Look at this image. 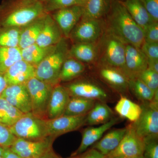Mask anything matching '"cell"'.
Listing matches in <instances>:
<instances>
[{"mask_svg":"<svg viewBox=\"0 0 158 158\" xmlns=\"http://www.w3.org/2000/svg\"><path fill=\"white\" fill-rule=\"evenodd\" d=\"M106 15V30L125 44L141 48L144 31L130 15L120 0H111Z\"/></svg>","mask_w":158,"mask_h":158,"instance_id":"1","label":"cell"},{"mask_svg":"<svg viewBox=\"0 0 158 158\" xmlns=\"http://www.w3.org/2000/svg\"><path fill=\"white\" fill-rule=\"evenodd\" d=\"M44 13L41 2L4 0L0 4V28L23 27Z\"/></svg>","mask_w":158,"mask_h":158,"instance_id":"2","label":"cell"},{"mask_svg":"<svg viewBox=\"0 0 158 158\" xmlns=\"http://www.w3.org/2000/svg\"><path fill=\"white\" fill-rule=\"evenodd\" d=\"M65 38L63 37L54 50L36 67L35 77L53 86L58 85L62 65L69 51Z\"/></svg>","mask_w":158,"mask_h":158,"instance_id":"3","label":"cell"},{"mask_svg":"<svg viewBox=\"0 0 158 158\" xmlns=\"http://www.w3.org/2000/svg\"><path fill=\"white\" fill-rule=\"evenodd\" d=\"M104 31L98 45L101 65L118 69L125 74L126 44L107 30Z\"/></svg>","mask_w":158,"mask_h":158,"instance_id":"4","label":"cell"},{"mask_svg":"<svg viewBox=\"0 0 158 158\" xmlns=\"http://www.w3.org/2000/svg\"><path fill=\"white\" fill-rule=\"evenodd\" d=\"M46 120L32 113H26L9 127L16 138L29 141H39L47 138Z\"/></svg>","mask_w":158,"mask_h":158,"instance_id":"5","label":"cell"},{"mask_svg":"<svg viewBox=\"0 0 158 158\" xmlns=\"http://www.w3.org/2000/svg\"><path fill=\"white\" fill-rule=\"evenodd\" d=\"M31 97V113L38 118L47 120V110L53 85L32 78L26 84Z\"/></svg>","mask_w":158,"mask_h":158,"instance_id":"6","label":"cell"},{"mask_svg":"<svg viewBox=\"0 0 158 158\" xmlns=\"http://www.w3.org/2000/svg\"><path fill=\"white\" fill-rule=\"evenodd\" d=\"M101 19L82 18L71 32L69 38L74 43H97L104 33Z\"/></svg>","mask_w":158,"mask_h":158,"instance_id":"7","label":"cell"},{"mask_svg":"<svg viewBox=\"0 0 158 158\" xmlns=\"http://www.w3.org/2000/svg\"><path fill=\"white\" fill-rule=\"evenodd\" d=\"M142 111L137 121L132 123L136 133L141 138L158 135V103H141Z\"/></svg>","mask_w":158,"mask_h":158,"instance_id":"8","label":"cell"},{"mask_svg":"<svg viewBox=\"0 0 158 158\" xmlns=\"http://www.w3.org/2000/svg\"><path fill=\"white\" fill-rule=\"evenodd\" d=\"M144 150V139L137 134L131 123L127 126L126 132L118 147L106 157L111 158L117 156H143Z\"/></svg>","mask_w":158,"mask_h":158,"instance_id":"9","label":"cell"},{"mask_svg":"<svg viewBox=\"0 0 158 158\" xmlns=\"http://www.w3.org/2000/svg\"><path fill=\"white\" fill-rule=\"evenodd\" d=\"M65 88L70 97H77L106 103L111 100L110 94L106 90L91 81L82 80L72 82Z\"/></svg>","mask_w":158,"mask_h":158,"instance_id":"10","label":"cell"},{"mask_svg":"<svg viewBox=\"0 0 158 158\" xmlns=\"http://www.w3.org/2000/svg\"><path fill=\"white\" fill-rule=\"evenodd\" d=\"M54 139L48 137L39 141H29L17 138L10 148L22 158H39L51 149Z\"/></svg>","mask_w":158,"mask_h":158,"instance_id":"11","label":"cell"},{"mask_svg":"<svg viewBox=\"0 0 158 158\" xmlns=\"http://www.w3.org/2000/svg\"><path fill=\"white\" fill-rule=\"evenodd\" d=\"M87 115L79 116H62L46 120L48 136L55 138L73 131L85 126Z\"/></svg>","mask_w":158,"mask_h":158,"instance_id":"12","label":"cell"},{"mask_svg":"<svg viewBox=\"0 0 158 158\" xmlns=\"http://www.w3.org/2000/svg\"><path fill=\"white\" fill-rule=\"evenodd\" d=\"M51 15L62 31L63 37L69 38L71 32L83 15V6L77 5L54 11Z\"/></svg>","mask_w":158,"mask_h":158,"instance_id":"13","label":"cell"},{"mask_svg":"<svg viewBox=\"0 0 158 158\" xmlns=\"http://www.w3.org/2000/svg\"><path fill=\"white\" fill-rule=\"evenodd\" d=\"M1 97L23 113H31V97L26 85H9Z\"/></svg>","mask_w":158,"mask_h":158,"instance_id":"14","label":"cell"},{"mask_svg":"<svg viewBox=\"0 0 158 158\" xmlns=\"http://www.w3.org/2000/svg\"><path fill=\"white\" fill-rule=\"evenodd\" d=\"M121 117H114L110 121L100 126L86 128L82 133V140L78 149L72 154L71 157L79 155L87 150L102 137L104 134L121 121Z\"/></svg>","mask_w":158,"mask_h":158,"instance_id":"15","label":"cell"},{"mask_svg":"<svg viewBox=\"0 0 158 158\" xmlns=\"http://www.w3.org/2000/svg\"><path fill=\"white\" fill-rule=\"evenodd\" d=\"M148 68L147 58L141 49L126 44L125 73L131 79Z\"/></svg>","mask_w":158,"mask_h":158,"instance_id":"16","label":"cell"},{"mask_svg":"<svg viewBox=\"0 0 158 158\" xmlns=\"http://www.w3.org/2000/svg\"><path fill=\"white\" fill-rule=\"evenodd\" d=\"M98 74L100 77L111 88L120 95L125 96L129 89V78L122 71L114 67L101 65L99 68Z\"/></svg>","mask_w":158,"mask_h":158,"instance_id":"17","label":"cell"},{"mask_svg":"<svg viewBox=\"0 0 158 158\" xmlns=\"http://www.w3.org/2000/svg\"><path fill=\"white\" fill-rule=\"evenodd\" d=\"M36 68L22 59L15 62L3 75L8 86L26 85L35 77Z\"/></svg>","mask_w":158,"mask_h":158,"instance_id":"18","label":"cell"},{"mask_svg":"<svg viewBox=\"0 0 158 158\" xmlns=\"http://www.w3.org/2000/svg\"><path fill=\"white\" fill-rule=\"evenodd\" d=\"M70 98V95L65 87L58 84L55 85L49 102L47 119L63 116Z\"/></svg>","mask_w":158,"mask_h":158,"instance_id":"19","label":"cell"},{"mask_svg":"<svg viewBox=\"0 0 158 158\" xmlns=\"http://www.w3.org/2000/svg\"><path fill=\"white\" fill-rule=\"evenodd\" d=\"M64 37L51 13H47L44 25L35 43L42 47L56 45Z\"/></svg>","mask_w":158,"mask_h":158,"instance_id":"20","label":"cell"},{"mask_svg":"<svg viewBox=\"0 0 158 158\" xmlns=\"http://www.w3.org/2000/svg\"><path fill=\"white\" fill-rule=\"evenodd\" d=\"M127 131V127L111 130L93 144L95 148L105 156L107 155L118 147Z\"/></svg>","mask_w":158,"mask_h":158,"instance_id":"21","label":"cell"},{"mask_svg":"<svg viewBox=\"0 0 158 158\" xmlns=\"http://www.w3.org/2000/svg\"><path fill=\"white\" fill-rule=\"evenodd\" d=\"M99 55L98 44L97 43H74L69 51L68 56L80 62L90 63L95 61Z\"/></svg>","mask_w":158,"mask_h":158,"instance_id":"22","label":"cell"},{"mask_svg":"<svg viewBox=\"0 0 158 158\" xmlns=\"http://www.w3.org/2000/svg\"><path fill=\"white\" fill-rule=\"evenodd\" d=\"M47 13H44L27 25L23 27L20 37L19 48L21 49L36 43L44 25Z\"/></svg>","mask_w":158,"mask_h":158,"instance_id":"23","label":"cell"},{"mask_svg":"<svg viewBox=\"0 0 158 158\" xmlns=\"http://www.w3.org/2000/svg\"><path fill=\"white\" fill-rule=\"evenodd\" d=\"M120 1L133 19L143 30L155 22L148 14L141 0Z\"/></svg>","mask_w":158,"mask_h":158,"instance_id":"24","label":"cell"},{"mask_svg":"<svg viewBox=\"0 0 158 158\" xmlns=\"http://www.w3.org/2000/svg\"><path fill=\"white\" fill-rule=\"evenodd\" d=\"M114 117V112L106 103L97 101L87 114L85 126L104 124Z\"/></svg>","mask_w":158,"mask_h":158,"instance_id":"25","label":"cell"},{"mask_svg":"<svg viewBox=\"0 0 158 158\" xmlns=\"http://www.w3.org/2000/svg\"><path fill=\"white\" fill-rule=\"evenodd\" d=\"M120 96L115 106V111L121 118H127L131 123L135 122L141 115V105L132 101L124 95Z\"/></svg>","mask_w":158,"mask_h":158,"instance_id":"26","label":"cell"},{"mask_svg":"<svg viewBox=\"0 0 158 158\" xmlns=\"http://www.w3.org/2000/svg\"><path fill=\"white\" fill-rule=\"evenodd\" d=\"M111 0H86L83 5L82 18L101 19L110 9Z\"/></svg>","mask_w":158,"mask_h":158,"instance_id":"27","label":"cell"},{"mask_svg":"<svg viewBox=\"0 0 158 158\" xmlns=\"http://www.w3.org/2000/svg\"><path fill=\"white\" fill-rule=\"evenodd\" d=\"M56 45L42 47L34 44L21 49L22 59L36 68L43 60L54 50Z\"/></svg>","mask_w":158,"mask_h":158,"instance_id":"28","label":"cell"},{"mask_svg":"<svg viewBox=\"0 0 158 158\" xmlns=\"http://www.w3.org/2000/svg\"><path fill=\"white\" fill-rule=\"evenodd\" d=\"M96 101L77 97H70L63 116L86 115L91 110Z\"/></svg>","mask_w":158,"mask_h":158,"instance_id":"29","label":"cell"},{"mask_svg":"<svg viewBox=\"0 0 158 158\" xmlns=\"http://www.w3.org/2000/svg\"><path fill=\"white\" fill-rule=\"evenodd\" d=\"M85 70L84 63L68 56L62 65L59 75V81H70L80 76Z\"/></svg>","mask_w":158,"mask_h":158,"instance_id":"30","label":"cell"},{"mask_svg":"<svg viewBox=\"0 0 158 158\" xmlns=\"http://www.w3.org/2000/svg\"><path fill=\"white\" fill-rule=\"evenodd\" d=\"M22 59L21 51L19 47H0V74L3 76L11 66Z\"/></svg>","mask_w":158,"mask_h":158,"instance_id":"31","label":"cell"},{"mask_svg":"<svg viewBox=\"0 0 158 158\" xmlns=\"http://www.w3.org/2000/svg\"><path fill=\"white\" fill-rule=\"evenodd\" d=\"M24 114L0 97V123L10 127Z\"/></svg>","mask_w":158,"mask_h":158,"instance_id":"32","label":"cell"},{"mask_svg":"<svg viewBox=\"0 0 158 158\" xmlns=\"http://www.w3.org/2000/svg\"><path fill=\"white\" fill-rule=\"evenodd\" d=\"M129 89L141 103L152 101L155 92L138 77L129 79Z\"/></svg>","mask_w":158,"mask_h":158,"instance_id":"33","label":"cell"},{"mask_svg":"<svg viewBox=\"0 0 158 158\" xmlns=\"http://www.w3.org/2000/svg\"><path fill=\"white\" fill-rule=\"evenodd\" d=\"M23 27L0 28V47H19Z\"/></svg>","mask_w":158,"mask_h":158,"instance_id":"34","label":"cell"},{"mask_svg":"<svg viewBox=\"0 0 158 158\" xmlns=\"http://www.w3.org/2000/svg\"><path fill=\"white\" fill-rule=\"evenodd\" d=\"M43 3L44 11L48 13L66 7L83 5L81 0H45Z\"/></svg>","mask_w":158,"mask_h":158,"instance_id":"35","label":"cell"},{"mask_svg":"<svg viewBox=\"0 0 158 158\" xmlns=\"http://www.w3.org/2000/svg\"><path fill=\"white\" fill-rule=\"evenodd\" d=\"M158 135L150 136L143 138L144 158H158Z\"/></svg>","mask_w":158,"mask_h":158,"instance_id":"36","label":"cell"},{"mask_svg":"<svg viewBox=\"0 0 158 158\" xmlns=\"http://www.w3.org/2000/svg\"><path fill=\"white\" fill-rule=\"evenodd\" d=\"M137 77L155 92L158 90V73L147 68Z\"/></svg>","mask_w":158,"mask_h":158,"instance_id":"37","label":"cell"},{"mask_svg":"<svg viewBox=\"0 0 158 158\" xmlns=\"http://www.w3.org/2000/svg\"><path fill=\"white\" fill-rule=\"evenodd\" d=\"M16 138L9 127L0 123V146L10 148Z\"/></svg>","mask_w":158,"mask_h":158,"instance_id":"38","label":"cell"},{"mask_svg":"<svg viewBox=\"0 0 158 158\" xmlns=\"http://www.w3.org/2000/svg\"><path fill=\"white\" fill-rule=\"evenodd\" d=\"M144 42L158 43V22H154L143 29Z\"/></svg>","mask_w":158,"mask_h":158,"instance_id":"39","label":"cell"},{"mask_svg":"<svg viewBox=\"0 0 158 158\" xmlns=\"http://www.w3.org/2000/svg\"><path fill=\"white\" fill-rule=\"evenodd\" d=\"M140 48L147 59L158 60V43L144 42Z\"/></svg>","mask_w":158,"mask_h":158,"instance_id":"40","label":"cell"},{"mask_svg":"<svg viewBox=\"0 0 158 158\" xmlns=\"http://www.w3.org/2000/svg\"><path fill=\"white\" fill-rule=\"evenodd\" d=\"M141 1L152 19L158 22V0Z\"/></svg>","mask_w":158,"mask_h":158,"instance_id":"41","label":"cell"},{"mask_svg":"<svg viewBox=\"0 0 158 158\" xmlns=\"http://www.w3.org/2000/svg\"><path fill=\"white\" fill-rule=\"evenodd\" d=\"M71 158H106V157L97 150L91 148L81 154Z\"/></svg>","mask_w":158,"mask_h":158,"instance_id":"42","label":"cell"},{"mask_svg":"<svg viewBox=\"0 0 158 158\" xmlns=\"http://www.w3.org/2000/svg\"><path fill=\"white\" fill-rule=\"evenodd\" d=\"M2 158H22L17 154L12 152L10 148H4Z\"/></svg>","mask_w":158,"mask_h":158,"instance_id":"43","label":"cell"},{"mask_svg":"<svg viewBox=\"0 0 158 158\" xmlns=\"http://www.w3.org/2000/svg\"><path fill=\"white\" fill-rule=\"evenodd\" d=\"M148 68L158 73V60L147 59Z\"/></svg>","mask_w":158,"mask_h":158,"instance_id":"44","label":"cell"},{"mask_svg":"<svg viewBox=\"0 0 158 158\" xmlns=\"http://www.w3.org/2000/svg\"><path fill=\"white\" fill-rule=\"evenodd\" d=\"M39 158H61L57 155L52 149L49 150Z\"/></svg>","mask_w":158,"mask_h":158,"instance_id":"45","label":"cell"},{"mask_svg":"<svg viewBox=\"0 0 158 158\" xmlns=\"http://www.w3.org/2000/svg\"><path fill=\"white\" fill-rule=\"evenodd\" d=\"M7 86L8 85L4 77L2 75L0 74V97Z\"/></svg>","mask_w":158,"mask_h":158,"instance_id":"46","label":"cell"},{"mask_svg":"<svg viewBox=\"0 0 158 158\" xmlns=\"http://www.w3.org/2000/svg\"><path fill=\"white\" fill-rule=\"evenodd\" d=\"M111 158H144L143 156H117Z\"/></svg>","mask_w":158,"mask_h":158,"instance_id":"47","label":"cell"},{"mask_svg":"<svg viewBox=\"0 0 158 158\" xmlns=\"http://www.w3.org/2000/svg\"><path fill=\"white\" fill-rule=\"evenodd\" d=\"M4 148L0 146V157H2V155L3 151H4Z\"/></svg>","mask_w":158,"mask_h":158,"instance_id":"48","label":"cell"},{"mask_svg":"<svg viewBox=\"0 0 158 158\" xmlns=\"http://www.w3.org/2000/svg\"><path fill=\"white\" fill-rule=\"evenodd\" d=\"M31 1H33V2H43L45 0H31Z\"/></svg>","mask_w":158,"mask_h":158,"instance_id":"49","label":"cell"},{"mask_svg":"<svg viewBox=\"0 0 158 158\" xmlns=\"http://www.w3.org/2000/svg\"><path fill=\"white\" fill-rule=\"evenodd\" d=\"M82 2H83V4H84V2L86 1V0H81Z\"/></svg>","mask_w":158,"mask_h":158,"instance_id":"50","label":"cell"},{"mask_svg":"<svg viewBox=\"0 0 158 158\" xmlns=\"http://www.w3.org/2000/svg\"><path fill=\"white\" fill-rule=\"evenodd\" d=\"M0 158H2V157H0Z\"/></svg>","mask_w":158,"mask_h":158,"instance_id":"51","label":"cell"}]
</instances>
